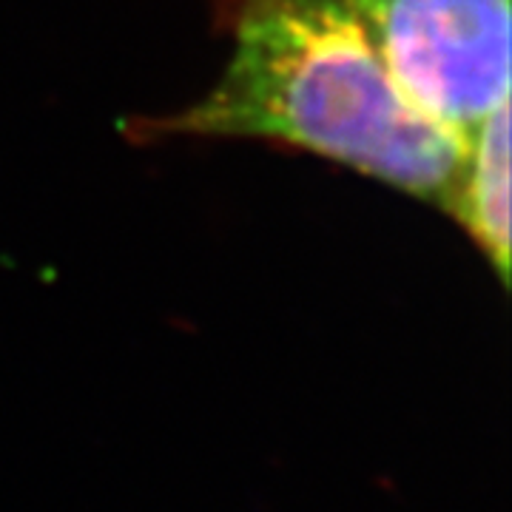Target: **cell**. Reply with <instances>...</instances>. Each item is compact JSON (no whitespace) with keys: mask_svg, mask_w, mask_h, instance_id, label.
I'll list each match as a JSON object with an SVG mask.
<instances>
[{"mask_svg":"<svg viewBox=\"0 0 512 512\" xmlns=\"http://www.w3.org/2000/svg\"><path fill=\"white\" fill-rule=\"evenodd\" d=\"M407 100L467 140L510 100V0H350Z\"/></svg>","mask_w":512,"mask_h":512,"instance_id":"2","label":"cell"},{"mask_svg":"<svg viewBox=\"0 0 512 512\" xmlns=\"http://www.w3.org/2000/svg\"><path fill=\"white\" fill-rule=\"evenodd\" d=\"M231 55L185 109L131 120L134 140H262L436 205L461 140L399 89L350 0H220Z\"/></svg>","mask_w":512,"mask_h":512,"instance_id":"1","label":"cell"},{"mask_svg":"<svg viewBox=\"0 0 512 512\" xmlns=\"http://www.w3.org/2000/svg\"><path fill=\"white\" fill-rule=\"evenodd\" d=\"M510 282V100L498 103L464 140L453 180L439 205Z\"/></svg>","mask_w":512,"mask_h":512,"instance_id":"3","label":"cell"}]
</instances>
